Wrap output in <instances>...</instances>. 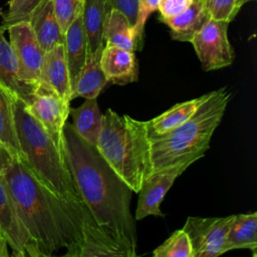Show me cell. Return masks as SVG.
Instances as JSON below:
<instances>
[{
    "label": "cell",
    "instance_id": "cell-23",
    "mask_svg": "<svg viewBox=\"0 0 257 257\" xmlns=\"http://www.w3.org/2000/svg\"><path fill=\"white\" fill-rule=\"evenodd\" d=\"M100 54L86 56L85 63L72 86V99L78 96L97 97L108 82L100 67Z\"/></svg>",
    "mask_w": 257,
    "mask_h": 257
},
{
    "label": "cell",
    "instance_id": "cell-19",
    "mask_svg": "<svg viewBox=\"0 0 257 257\" xmlns=\"http://www.w3.org/2000/svg\"><path fill=\"white\" fill-rule=\"evenodd\" d=\"M105 15L103 0L84 1L81 16L87 40V55H97L101 53L104 45L103 30Z\"/></svg>",
    "mask_w": 257,
    "mask_h": 257
},
{
    "label": "cell",
    "instance_id": "cell-5",
    "mask_svg": "<svg viewBox=\"0 0 257 257\" xmlns=\"http://www.w3.org/2000/svg\"><path fill=\"white\" fill-rule=\"evenodd\" d=\"M14 116L23 157L21 162L55 196L66 201H79L63 155L41 124L29 113L25 102L16 96Z\"/></svg>",
    "mask_w": 257,
    "mask_h": 257
},
{
    "label": "cell",
    "instance_id": "cell-20",
    "mask_svg": "<svg viewBox=\"0 0 257 257\" xmlns=\"http://www.w3.org/2000/svg\"><path fill=\"white\" fill-rule=\"evenodd\" d=\"M103 39L104 44L114 45L133 52L141 50L143 46L126 17L115 9H111L105 15Z\"/></svg>",
    "mask_w": 257,
    "mask_h": 257
},
{
    "label": "cell",
    "instance_id": "cell-18",
    "mask_svg": "<svg viewBox=\"0 0 257 257\" xmlns=\"http://www.w3.org/2000/svg\"><path fill=\"white\" fill-rule=\"evenodd\" d=\"M209 95L210 92L196 98L177 103L153 119L147 120L148 137L164 135L183 124L192 115L195 114V112L209 97Z\"/></svg>",
    "mask_w": 257,
    "mask_h": 257
},
{
    "label": "cell",
    "instance_id": "cell-31",
    "mask_svg": "<svg viewBox=\"0 0 257 257\" xmlns=\"http://www.w3.org/2000/svg\"><path fill=\"white\" fill-rule=\"evenodd\" d=\"M194 0H159L158 11L160 13V21L173 18L184 12Z\"/></svg>",
    "mask_w": 257,
    "mask_h": 257
},
{
    "label": "cell",
    "instance_id": "cell-8",
    "mask_svg": "<svg viewBox=\"0 0 257 257\" xmlns=\"http://www.w3.org/2000/svg\"><path fill=\"white\" fill-rule=\"evenodd\" d=\"M69 103L41 83L31 100L25 103L29 113L41 124L62 155L63 128L69 115Z\"/></svg>",
    "mask_w": 257,
    "mask_h": 257
},
{
    "label": "cell",
    "instance_id": "cell-14",
    "mask_svg": "<svg viewBox=\"0 0 257 257\" xmlns=\"http://www.w3.org/2000/svg\"><path fill=\"white\" fill-rule=\"evenodd\" d=\"M99 63L107 81L124 85L138 80V61L133 51L104 44Z\"/></svg>",
    "mask_w": 257,
    "mask_h": 257
},
{
    "label": "cell",
    "instance_id": "cell-10",
    "mask_svg": "<svg viewBox=\"0 0 257 257\" xmlns=\"http://www.w3.org/2000/svg\"><path fill=\"white\" fill-rule=\"evenodd\" d=\"M7 30L9 43L15 52L22 78L38 87L45 52L38 43L30 24L28 21L18 22L10 25Z\"/></svg>",
    "mask_w": 257,
    "mask_h": 257
},
{
    "label": "cell",
    "instance_id": "cell-27",
    "mask_svg": "<svg viewBox=\"0 0 257 257\" xmlns=\"http://www.w3.org/2000/svg\"><path fill=\"white\" fill-rule=\"evenodd\" d=\"M40 0H10L7 13L3 16L2 26L7 29L10 25L28 21L31 11Z\"/></svg>",
    "mask_w": 257,
    "mask_h": 257
},
{
    "label": "cell",
    "instance_id": "cell-21",
    "mask_svg": "<svg viewBox=\"0 0 257 257\" xmlns=\"http://www.w3.org/2000/svg\"><path fill=\"white\" fill-rule=\"evenodd\" d=\"M74 131L87 143L95 146L101 127L103 113L100 111L97 97L85 98L77 107H69Z\"/></svg>",
    "mask_w": 257,
    "mask_h": 257
},
{
    "label": "cell",
    "instance_id": "cell-2",
    "mask_svg": "<svg viewBox=\"0 0 257 257\" xmlns=\"http://www.w3.org/2000/svg\"><path fill=\"white\" fill-rule=\"evenodd\" d=\"M3 178L20 220L41 257H49L61 248H66V252L71 250L80 237L88 211L81 200L58 198L18 159L13 160Z\"/></svg>",
    "mask_w": 257,
    "mask_h": 257
},
{
    "label": "cell",
    "instance_id": "cell-17",
    "mask_svg": "<svg viewBox=\"0 0 257 257\" xmlns=\"http://www.w3.org/2000/svg\"><path fill=\"white\" fill-rule=\"evenodd\" d=\"M64 50L72 87L87 56V40L81 14L69 24L64 32Z\"/></svg>",
    "mask_w": 257,
    "mask_h": 257
},
{
    "label": "cell",
    "instance_id": "cell-26",
    "mask_svg": "<svg viewBox=\"0 0 257 257\" xmlns=\"http://www.w3.org/2000/svg\"><path fill=\"white\" fill-rule=\"evenodd\" d=\"M84 1L85 0H52L55 15L63 33L69 24L81 14Z\"/></svg>",
    "mask_w": 257,
    "mask_h": 257
},
{
    "label": "cell",
    "instance_id": "cell-28",
    "mask_svg": "<svg viewBox=\"0 0 257 257\" xmlns=\"http://www.w3.org/2000/svg\"><path fill=\"white\" fill-rule=\"evenodd\" d=\"M212 19L231 22L237 13L236 0H202Z\"/></svg>",
    "mask_w": 257,
    "mask_h": 257
},
{
    "label": "cell",
    "instance_id": "cell-9",
    "mask_svg": "<svg viewBox=\"0 0 257 257\" xmlns=\"http://www.w3.org/2000/svg\"><path fill=\"white\" fill-rule=\"evenodd\" d=\"M0 233L11 247L13 256L41 257L37 245L20 220L3 175H0Z\"/></svg>",
    "mask_w": 257,
    "mask_h": 257
},
{
    "label": "cell",
    "instance_id": "cell-1",
    "mask_svg": "<svg viewBox=\"0 0 257 257\" xmlns=\"http://www.w3.org/2000/svg\"><path fill=\"white\" fill-rule=\"evenodd\" d=\"M63 144L64 161L74 189L93 220L106 233L137 249V231L131 213L132 189L95 146L85 142L67 121Z\"/></svg>",
    "mask_w": 257,
    "mask_h": 257
},
{
    "label": "cell",
    "instance_id": "cell-11",
    "mask_svg": "<svg viewBox=\"0 0 257 257\" xmlns=\"http://www.w3.org/2000/svg\"><path fill=\"white\" fill-rule=\"evenodd\" d=\"M191 165V163L178 164L150 174L144 180L139 191L135 219L140 221L148 216L164 217L165 215L160 209L162 201L176 179Z\"/></svg>",
    "mask_w": 257,
    "mask_h": 257
},
{
    "label": "cell",
    "instance_id": "cell-16",
    "mask_svg": "<svg viewBox=\"0 0 257 257\" xmlns=\"http://www.w3.org/2000/svg\"><path fill=\"white\" fill-rule=\"evenodd\" d=\"M210 19L211 16L203 1L194 0L184 12L163 22L170 27L174 40L190 42Z\"/></svg>",
    "mask_w": 257,
    "mask_h": 257
},
{
    "label": "cell",
    "instance_id": "cell-15",
    "mask_svg": "<svg viewBox=\"0 0 257 257\" xmlns=\"http://www.w3.org/2000/svg\"><path fill=\"white\" fill-rule=\"evenodd\" d=\"M28 23L44 52L64 44V33L57 21L52 0H40L31 11Z\"/></svg>",
    "mask_w": 257,
    "mask_h": 257
},
{
    "label": "cell",
    "instance_id": "cell-7",
    "mask_svg": "<svg viewBox=\"0 0 257 257\" xmlns=\"http://www.w3.org/2000/svg\"><path fill=\"white\" fill-rule=\"evenodd\" d=\"M234 217H188L183 230L190 238L193 257H217L226 253V237Z\"/></svg>",
    "mask_w": 257,
    "mask_h": 257
},
{
    "label": "cell",
    "instance_id": "cell-29",
    "mask_svg": "<svg viewBox=\"0 0 257 257\" xmlns=\"http://www.w3.org/2000/svg\"><path fill=\"white\" fill-rule=\"evenodd\" d=\"M159 0H138V15L134 26L137 38L141 44L144 40V29L149 16L158 10Z\"/></svg>",
    "mask_w": 257,
    "mask_h": 257
},
{
    "label": "cell",
    "instance_id": "cell-22",
    "mask_svg": "<svg viewBox=\"0 0 257 257\" xmlns=\"http://www.w3.org/2000/svg\"><path fill=\"white\" fill-rule=\"evenodd\" d=\"M249 249L257 256V213L235 215L226 237V250Z\"/></svg>",
    "mask_w": 257,
    "mask_h": 257
},
{
    "label": "cell",
    "instance_id": "cell-30",
    "mask_svg": "<svg viewBox=\"0 0 257 257\" xmlns=\"http://www.w3.org/2000/svg\"><path fill=\"white\" fill-rule=\"evenodd\" d=\"M103 2L105 13L115 9L126 17L133 27L135 26L138 15V0H103Z\"/></svg>",
    "mask_w": 257,
    "mask_h": 257
},
{
    "label": "cell",
    "instance_id": "cell-13",
    "mask_svg": "<svg viewBox=\"0 0 257 257\" xmlns=\"http://www.w3.org/2000/svg\"><path fill=\"white\" fill-rule=\"evenodd\" d=\"M39 83L53 90L61 98L69 102L72 100V87L64 44H58L44 53Z\"/></svg>",
    "mask_w": 257,
    "mask_h": 257
},
{
    "label": "cell",
    "instance_id": "cell-3",
    "mask_svg": "<svg viewBox=\"0 0 257 257\" xmlns=\"http://www.w3.org/2000/svg\"><path fill=\"white\" fill-rule=\"evenodd\" d=\"M231 95L226 87L211 91L195 114L183 124L164 135L148 137L152 173L178 164H193L204 157Z\"/></svg>",
    "mask_w": 257,
    "mask_h": 257
},
{
    "label": "cell",
    "instance_id": "cell-25",
    "mask_svg": "<svg viewBox=\"0 0 257 257\" xmlns=\"http://www.w3.org/2000/svg\"><path fill=\"white\" fill-rule=\"evenodd\" d=\"M155 257H193V250L188 234L179 229L163 244L153 251Z\"/></svg>",
    "mask_w": 257,
    "mask_h": 257
},
{
    "label": "cell",
    "instance_id": "cell-4",
    "mask_svg": "<svg viewBox=\"0 0 257 257\" xmlns=\"http://www.w3.org/2000/svg\"><path fill=\"white\" fill-rule=\"evenodd\" d=\"M95 148L132 191L139 193L152 173L147 120L119 115L107 108Z\"/></svg>",
    "mask_w": 257,
    "mask_h": 257
},
{
    "label": "cell",
    "instance_id": "cell-24",
    "mask_svg": "<svg viewBox=\"0 0 257 257\" xmlns=\"http://www.w3.org/2000/svg\"><path fill=\"white\" fill-rule=\"evenodd\" d=\"M14 97L15 95L0 84V142L15 159L21 161L23 157L15 126Z\"/></svg>",
    "mask_w": 257,
    "mask_h": 257
},
{
    "label": "cell",
    "instance_id": "cell-6",
    "mask_svg": "<svg viewBox=\"0 0 257 257\" xmlns=\"http://www.w3.org/2000/svg\"><path fill=\"white\" fill-rule=\"evenodd\" d=\"M229 22L210 19L190 41L204 70L227 67L234 61V49L228 39Z\"/></svg>",
    "mask_w": 257,
    "mask_h": 257
},
{
    "label": "cell",
    "instance_id": "cell-33",
    "mask_svg": "<svg viewBox=\"0 0 257 257\" xmlns=\"http://www.w3.org/2000/svg\"><path fill=\"white\" fill-rule=\"evenodd\" d=\"M7 245H8V243H7L6 239L0 233V257L9 256V253H8V250H7Z\"/></svg>",
    "mask_w": 257,
    "mask_h": 257
},
{
    "label": "cell",
    "instance_id": "cell-34",
    "mask_svg": "<svg viewBox=\"0 0 257 257\" xmlns=\"http://www.w3.org/2000/svg\"><path fill=\"white\" fill-rule=\"evenodd\" d=\"M249 1H255V0H236V9L239 11L241 9V7Z\"/></svg>",
    "mask_w": 257,
    "mask_h": 257
},
{
    "label": "cell",
    "instance_id": "cell-12",
    "mask_svg": "<svg viewBox=\"0 0 257 257\" xmlns=\"http://www.w3.org/2000/svg\"><path fill=\"white\" fill-rule=\"evenodd\" d=\"M5 30L0 25V84L13 95L28 103L35 94L37 87L22 78L15 52L9 41L4 37Z\"/></svg>",
    "mask_w": 257,
    "mask_h": 257
},
{
    "label": "cell",
    "instance_id": "cell-32",
    "mask_svg": "<svg viewBox=\"0 0 257 257\" xmlns=\"http://www.w3.org/2000/svg\"><path fill=\"white\" fill-rule=\"evenodd\" d=\"M15 158L10 151L0 142V175H3Z\"/></svg>",
    "mask_w": 257,
    "mask_h": 257
}]
</instances>
